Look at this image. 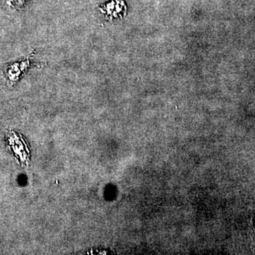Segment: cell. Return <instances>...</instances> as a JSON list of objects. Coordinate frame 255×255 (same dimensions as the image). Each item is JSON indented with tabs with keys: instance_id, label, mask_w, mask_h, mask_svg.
I'll return each instance as SVG.
<instances>
[{
	"instance_id": "cell-1",
	"label": "cell",
	"mask_w": 255,
	"mask_h": 255,
	"mask_svg": "<svg viewBox=\"0 0 255 255\" xmlns=\"http://www.w3.org/2000/svg\"><path fill=\"white\" fill-rule=\"evenodd\" d=\"M9 145L11 150L14 152L15 156L23 164H27L29 159V149L27 144L21 137H18L16 134L10 135Z\"/></svg>"
}]
</instances>
